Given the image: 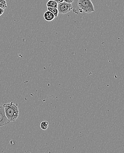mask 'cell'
Returning <instances> with one entry per match:
<instances>
[{"label": "cell", "instance_id": "1", "mask_svg": "<svg viewBox=\"0 0 124 153\" xmlns=\"http://www.w3.org/2000/svg\"><path fill=\"white\" fill-rule=\"evenodd\" d=\"M5 115L10 122H14L19 115V110L18 104H16L13 102L3 105Z\"/></svg>", "mask_w": 124, "mask_h": 153}, {"label": "cell", "instance_id": "2", "mask_svg": "<svg viewBox=\"0 0 124 153\" xmlns=\"http://www.w3.org/2000/svg\"><path fill=\"white\" fill-rule=\"evenodd\" d=\"M78 5L86 13L89 14L95 11L94 6L91 0H78Z\"/></svg>", "mask_w": 124, "mask_h": 153}, {"label": "cell", "instance_id": "3", "mask_svg": "<svg viewBox=\"0 0 124 153\" xmlns=\"http://www.w3.org/2000/svg\"><path fill=\"white\" fill-rule=\"evenodd\" d=\"M73 9L72 4L68 3L66 2H63L61 3L58 4L57 9L59 13L65 14L70 12Z\"/></svg>", "mask_w": 124, "mask_h": 153}, {"label": "cell", "instance_id": "4", "mask_svg": "<svg viewBox=\"0 0 124 153\" xmlns=\"http://www.w3.org/2000/svg\"><path fill=\"white\" fill-rule=\"evenodd\" d=\"M10 122L5 115L3 106L0 105V127L6 126Z\"/></svg>", "mask_w": 124, "mask_h": 153}, {"label": "cell", "instance_id": "5", "mask_svg": "<svg viewBox=\"0 0 124 153\" xmlns=\"http://www.w3.org/2000/svg\"><path fill=\"white\" fill-rule=\"evenodd\" d=\"M44 17L45 20L47 21H51L55 18L54 15L49 11H46L44 14Z\"/></svg>", "mask_w": 124, "mask_h": 153}, {"label": "cell", "instance_id": "6", "mask_svg": "<svg viewBox=\"0 0 124 153\" xmlns=\"http://www.w3.org/2000/svg\"><path fill=\"white\" fill-rule=\"evenodd\" d=\"M46 6L47 7L57 8L58 3L54 0H49L46 4Z\"/></svg>", "mask_w": 124, "mask_h": 153}, {"label": "cell", "instance_id": "7", "mask_svg": "<svg viewBox=\"0 0 124 153\" xmlns=\"http://www.w3.org/2000/svg\"><path fill=\"white\" fill-rule=\"evenodd\" d=\"M48 11L52 13L54 15L55 17H57L59 14V12H58L57 8H51V7H47Z\"/></svg>", "mask_w": 124, "mask_h": 153}, {"label": "cell", "instance_id": "8", "mask_svg": "<svg viewBox=\"0 0 124 153\" xmlns=\"http://www.w3.org/2000/svg\"><path fill=\"white\" fill-rule=\"evenodd\" d=\"M49 123L47 121H42L40 124V127L43 130H47L49 127Z\"/></svg>", "mask_w": 124, "mask_h": 153}, {"label": "cell", "instance_id": "9", "mask_svg": "<svg viewBox=\"0 0 124 153\" xmlns=\"http://www.w3.org/2000/svg\"><path fill=\"white\" fill-rule=\"evenodd\" d=\"M0 8L3 9L7 8V2L5 0H0Z\"/></svg>", "mask_w": 124, "mask_h": 153}, {"label": "cell", "instance_id": "10", "mask_svg": "<svg viewBox=\"0 0 124 153\" xmlns=\"http://www.w3.org/2000/svg\"><path fill=\"white\" fill-rule=\"evenodd\" d=\"M65 2L68 3L72 4L74 2V0H64Z\"/></svg>", "mask_w": 124, "mask_h": 153}, {"label": "cell", "instance_id": "11", "mask_svg": "<svg viewBox=\"0 0 124 153\" xmlns=\"http://www.w3.org/2000/svg\"><path fill=\"white\" fill-rule=\"evenodd\" d=\"M4 13V9L0 8V16H1Z\"/></svg>", "mask_w": 124, "mask_h": 153}, {"label": "cell", "instance_id": "12", "mask_svg": "<svg viewBox=\"0 0 124 153\" xmlns=\"http://www.w3.org/2000/svg\"><path fill=\"white\" fill-rule=\"evenodd\" d=\"M54 1H55L56 2L58 3V1H59V0H54Z\"/></svg>", "mask_w": 124, "mask_h": 153}]
</instances>
